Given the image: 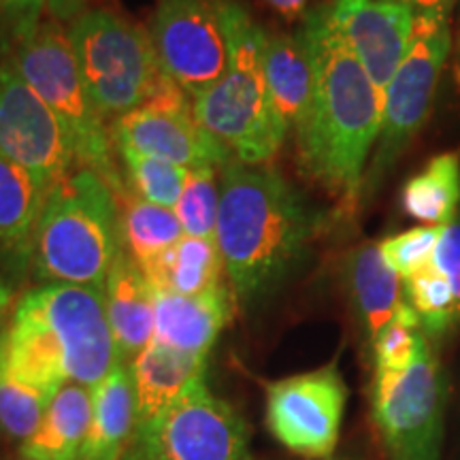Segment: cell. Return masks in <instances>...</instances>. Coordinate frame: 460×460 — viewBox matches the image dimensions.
I'll return each instance as SVG.
<instances>
[{"instance_id":"cell-1","label":"cell","mask_w":460,"mask_h":460,"mask_svg":"<svg viewBox=\"0 0 460 460\" xmlns=\"http://www.w3.org/2000/svg\"><path fill=\"white\" fill-rule=\"evenodd\" d=\"M298 34L314 66L312 105L295 130L298 160L314 181L354 209L382 128L384 99L324 4L305 13Z\"/></svg>"},{"instance_id":"cell-2","label":"cell","mask_w":460,"mask_h":460,"mask_svg":"<svg viewBox=\"0 0 460 460\" xmlns=\"http://www.w3.org/2000/svg\"><path fill=\"white\" fill-rule=\"evenodd\" d=\"M326 216L281 172L233 160L222 169L216 241L241 305L262 301L290 278Z\"/></svg>"},{"instance_id":"cell-3","label":"cell","mask_w":460,"mask_h":460,"mask_svg":"<svg viewBox=\"0 0 460 460\" xmlns=\"http://www.w3.org/2000/svg\"><path fill=\"white\" fill-rule=\"evenodd\" d=\"M119 362L99 288H32L0 332V369L51 394L71 382L99 386Z\"/></svg>"},{"instance_id":"cell-4","label":"cell","mask_w":460,"mask_h":460,"mask_svg":"<svg viewBox=\"0 0 460 460\" xmlns=\"http://www.w3.org/2000/svg\"><path fill=\"white\" fill-rule=\"evenodd\" d=\"M122 252L118 199L99 172L77 166L51 186L34 234V279L105 290Z\"/></svg>"},{"instance_id":"cell-5","label":"cell","mask_w":460,"mask_h":460,"mask_svg":"<svg viewBox=\"0 0 460 460\" xmlns=\"http://www.w3.org/2000/svg\"><path fill=\"white\" fill-rule=\"evenodd\" d=\"M228 65L216 84L192 101L199 124L243 164H267L284 146L281 122L264 79L267 32L237 0H224Z\"/></svg>"},{"instance_id":"cell-6","label":"cell","mask_w":460,"mask_h":460,"mask_svg":"<svg viewBox=\"0 0 460 460\" xmlns=\"http://www.w3.org/2000/svg\"><path fill=\"white\" fill-rule=\"evenodd\" d=\"M0 60L13 68L56 113L68 132L79 166L99 172L115 197H119L128 186L113 163L111 132L85 90L68 28L54 17L43 20L31 37L0 56Z\"/></svg>"},{"instance_id":"cell-7","label":"cell","mask_w":460,"mask_h":460,"mask_svg":"<svg viewBox=\"0 0 460 460\" xmlns=\"http://www.w3.org/2000/svg\"><path fill=\"white\" fill-rule=\"evenodd\" d=\"M82 79L101 118L118 122L139 109L160 68L152 37L113 11H82L68 24Z\"/></svg>"},{"instance_id":"cell-8","label":"cell","mask_w":460,"mask_h":460,"mask_svg":"<svg viewBox=\"0 0 460 460\" xmlns=\"http://www.w3.org/2000/svg\"><path fill=\"white\" fill-rule=\"evenodd\" d=\"M452 51V28L446 17L416 15L407 56L384 94L382 128L367 166L362 197L371 199L390 169L422 130L433 107L441 68Z\"/></svg>"},{"instance_id":"cell-9","label":"cell","mask_w":460,"mask_h":460,"mask_svg":"<svg viewBox=\"0 0 460 460\" xmlns=\"http://www.w3.org/2000/svg\"><path fill=\"white\" fill-rule=\"evenodd\" d=\"M447 377L430 339L410 369L373 371L371 413L390 460H439Z\"/></svg>"},{"instance_id":"cell-10","label":"cell","mask_w":460,"mask_h":460,"mask_svg":"<svg viewBox=\"0 0 460 460\" xmlns=\"http://www.w3.org/2000/svg\"><path fill=\"white\" fill-rule=\"evenodd\" d=\"M122 460H252L245 420L199 379Z\"/></svg>"},{"instance_id":"cell-11","label":"cell","mask_w":460,"mask_h":460,"mask_svg":"<svg viewBox=\"0 0 460 460\" xmlns=\"http://www.w3.org/2000/svg\"><path fill=\"white\" fill-rule=\"evenodd\" d=\"M348 386L337 362L267 384V429L292 454L329 458L341 430Z\"/></svg>"},{"instance_id":"cell-12","label":"cell","mask_w":460,"mask_h":460,"mask_svg":"<svg viewBox=\"0 0 460 460\" xmlns=\"http://www.w3.org/2000/svg\"><path fill=\"white\" fill-rule=\"evenodd\" d=\"M149 37L160 68L192 101L226 71L224 0H158Z\"/></svg>"},{"instance_id":"cell-13","label":"cell","mask_w":460,"mask_h":460,"mask_svg":"<svg viewBox=\"0 0 460 460\" xmlns=\"http://www.w3.org/2000/svg\"><path fill=\"white\" fill-rule=\"evenodd\" d=\"M0 154L56 186L77 164L68 132L41 96L0 60Z\"/></svg>"},{"instance_id":"cell-14","label":"cell","mask_w":460,"mask_h":460,"mask_svg":"<svg viewBox=\"0 0 460 460\" xmlns=\"http://www.w3.org/2000/svg\"><path fill=\"white\" fill-rule=\"evenodd\" d=\"M324 7L384 99L410 49L416 15L390 0H331Z\"/></svg>"},{"instance_id":"cell-15","label":"cell","mask_w":460,"mask_h":460,"mask_svg":"<svg viewBox=\"0 0 460 460\" xmlns=\"http://www.w3.org/2000/svg\"><path fill=\"white\" fill-rule=\"evenodd\" d=\"M111 139L118 149L180 164L183 169H224L233 156L207 132L194 113L172 115L135 109L113 124Z\"/></svg>"},{"instance_id":"cell-16","label":"cell","mask_w":460,"mask_h":460,"mask_svg":"<svg viewBox=\"0 0 460 460\" xmlns=\"http://www.w3.org/2000/svg\"><path fill=\"white\" fill-rule=\"evenodd\" d=\"M49 186L0 154V275L20 286L32 269L34 234Z\"/></svg>"},{"instance_id":"cell-17","label":"cell","mask_w":460,"mask_h":460,"mask_svg":"<svg viewBox=\"0 0 460 460\" xmlns=\"http://www.w3.org/2000/svg\"><path fill=\"white\" fill-rule=\"evenodd\" d=\"M230 315L233 296L226 286L194 296L156 292L154 341L175 352L207 358L226 329Z\"/></svg>"},{"instance_id":"cell-18","label":"cell","mask_w":460,"mask_h":460,"mask_svg":"<svg viewBox=\"0 0 460 460\" xmlns=\"http://www.w3.org/2000/svg\"><path fill=\"white\" fill-rule=\"evenodd\" d=\"M130 369L137 390L135 441L146 435L199 379L207 377V358L175 352L152 339V343L130 362Z\"/></svg>"},{"instance_id":"cell-19","label":"cell","mask_w":460,"mask_h":460,"mask_svg":"<svg viewBox=\"0 0 460 460\" xmlns=\"http://www.w3.org/2000/svg\"><path fill=\"white\" fill-rule=\"evenodd\" d=\"M102 292L119 360L130 365L154 339L156 292L126 252L115 261Z\"/></svg>"},{"instance_id":"cell-20","label":"cell","mask_w":460,"mask_h":460,"mask_svg":"<svg viewBox=\"0 0 460 460\" xmlns=\"http://www.w3.org/2000/svg\"><path fill=\"white\" fill-rule=\"evenodd\" d=\"M137 390L130 365L119 362L92 388V420L79 460H122L135 437Z\"/></svg>"},{"instance_id":"cell-21","label":"cell","mask_w":460,"mask_h":460,"mask_svg":"<svg viewBox=\"0 0 460 460\" xmlns=\"http://www.w3.org/2000/svg\"><path fill=\"white\" fill-rule=\"evenodd\" d=\"M349 303L369 345L405 303L402 279L384 261L379 243H362L349 252L343 267Z\"/></svg>"},{"instance_id":"cell-22","label":"cell","mask_w":460,"mask_h":460,"mask_svg":"<svg viewBox=\"0 0 460 460\" xmlns=\"http://www.w3.org/2000/svg\"><path fill=\"white\" fill-rule=\"evenodd\" d=\"M264 79L288 132L303 124L312 105L314 66L301 34H267Z\"/></svg>"},{"instance_id":"cell-23","label":"cell","mask_w":460,"mask_h":460,"mask_svg":"<svg viewBox=\"0 0 460 460\" xmlns=\"http://www.w3.org/2000/svg\"><path fill=\"white\" fill-rule=\"evenodd\" d=\"M92 420V388L65 384L51 396L41 427L20 446L26 460H79Z\"/></svg>"},{"instance_id":"cell-24","label":"cell","mask_w":460,"mask_h":460,"mask_svg":"<svg viewBox=\"0 0 460 460\" xmlns=\"http://www.w3.org/2000/svg\"><path fill=\"white\" fill-rule=\"evenodd\" d=\"M154 292L164 295H203V292L222 288L224 261L216 239L183 237L146 264H141Z\"/></svg>"},{"instance_id":"cell-25","label":"cell","mask_w":460,"mask_h":460,"mask_svg":"<svg viewBox=\"0 0 460 460\" xmlns=\"http://www.w3.org/2000/svg\"><path fill=\"white\" fill-rule=\"evenodd\" d=\"M460 156L446 152L430 158L427 166L405 181L401 190L402 214L424 226H446L458 216Z\"/></svg>"},{"instance_id":"cell-26","label":"cell","mask_w":460,"mask_h":460,"mask_svg":"<svg viewBox=\"0 0 460 460\" xmlns=\"http://www.w3.org/2000/svg\"><path fill=\"white\" fill-rule=\"evenodd\" d=\"M118 199L119 228L124 252L137 264H146L164 254L183 237V228L175 209L147 203L126 188Z\"/></svg>"},{"instance_id":"cell-27","label":"cell","mask_w":460,"mask_h":460,"mask_svg":"<svg viewBox=\"0 0 460 460\" xmlns=\"http://www.w3.org/2000/svg\"><path fill=\"white\" fill-rule=\"evenodd\" d=\"M402 295L422 322V331L430 341H439L460 324L452 288L433 264L413 278L402 281Z\"/></svg>"},{"instance_id":"cell-28","label":"cell","mask_w":460,"mask_h":460,"mask_svg":"<svg viewBox=\"0 0 460 460\" xmlns=\"http://www.w3.org/2000/svg\"><path fill=\"white\" fill-rule=\"evenodd\" d=\"M427 341L429 337L424 335L422 322L411 305L405 301L394 314V318L373 339V371L401 373L410 369Z\"/></svg>"},{"instance_id":"cell-29","label":"cell","mask_w":460,"mask_h":460,"mask_svg":"<svg viewBox=\"0 0 460 460\" xmlns=\"http://www.w3.org/2000/svg\"><path fill=\"white\" fill-rule=\"evenodd\" d=\"M128 175V186L137 197L147 203L175 209L183 188H186L188 169L166 160L146 156L132 149H118Z\"/></svg>"},{"instance_id":"cell-30","label":"cell","mask_w":460,"mask_h":460,"mask_svg":"<svg viewBox=\"0 0 460 460\" xmlns=\"http://www.w3.org/2000/svg\"><path fill=\"white\" fill-rule=\"evenodd\" d=\"M51 396L0 369V433L20 446L31 439L41 427Z\"/></svg>"},{"instance_id":"cell-31","label":"cell","mask_w":460,"mask_h":460,"mask_svg":"<svg viewBox=\"0 0 460 460\" xmlns=\"http://www.w3.org/2000/svg\"><path fill=\"white\" fill-rule=\"evenodd\" d=\"M183 234L200 239H216L220 214V181L216 169L188 171L186 188L175 205Z\"/></svg>"},{"instance_id":"cell-32","label":"cell","mask_w":460,"mask_h":460,"mask_svg":"<svg viewBox=\"0 0 460 460\" xmlns=\"http://www.w3.org/2000/svg\"><path fill=\"white\" fill-rule=\"evenodd\" d=\"M441 228L444 226H424L422 224V226L405 230V233L393 234V237L379 241V252L388 267L405 281L430 267Z\"/></svg>"},{"instance_id":"cell-33","label":"cell","mask_w":460,"mask_h":460,"mask_svg":"<svg viewBox=\"0 0 460 460\" xmlns=\"http://www.w3.org/2000/svg\"><path fill=\"white\" fill-rule=\"evenodd\" d=\"M48 13V0H0V56L37 31Z\"/></svg>"},{"instance_id":"cell-34","label":"cell","mask_w":460,"mask_h":460,"mask_svg":"<svg viewBox=\"0 0 460 460\" xmlns=\"http://www.w3.org/2000/svg\"><path fill=\"white\" fill-rule=\"evenodd\" d=\"M433 269L444 275L450 284L454 303H456V314L460 320V214L450 224L441 228L439 241H437L433 254Z\"/></svg>"},{"instance_id":"cell-35","label":"cell","mask_w":460,"mask_h":460,"mask_svg":"<svg viewBox=\"0 0 460 460\" xmlns=\"http://www.w3.org/2000/svg\"><path fill=\"white\" fill-rule=\"evenodd\" d=\"M143 109L158 113H172V115H190L192 111V99L186 90L181 88L171 75L160 71L154 79L152 88H149Z\"/></svg>"},{"instance_id":"cell-36","label":"cell","mask_w":460,"mask_h":460,"mask_svg":"<svg viewBox=\"0 0 460 460\" xmlns=\"http://www.w3.org/2000/svg\"><path fill=\"white\" fill-rule=\"evenodd\" d=\"M407 7L413 15H430V17H446L450 20L456 0H390Z\"/></svg>"},{"instance_id":"cell-37","label":"cell","mask_w":460,"mask_h":460,"mask_svg":"<svg viewBox=\"0 0 460 460\" xmlns=\"http://www.w3.org/2000/svg\"><path fill=\"white\" fill-rule=\"evenodd\" d=\"M85 0H48V13L58 22H73L84 11Z\"/></svg>"},{"instance_id":"cell-38","label":"cell","mask_w":460,"mask_h":460,"mask_svg":"<svg viewBox=\"0 0 460 460\" xmlns=\"http://www.w3.org/2000/svg\"><path fill=\"white\" fill-rule=\"evenodd\" d=\"M275 13H279L284 20H296L307 13L309 0H264Z\"/></svg>"},{"instance_id":"cell-39","label":"cell","mask_w":460,"mask_h":460,"mask_svg":"<svg viewBox=\"0 0 460 460\" xmlns=\"http://www.w3.org/2000/svg\"><path fill=\"white\" fill-rule=\"evenodd\" d=\"M11 301H13V286L0 275V332H3L4 324H7Z\"/></svg>"},{"instance_id":"cell-40","label":"cell","mask_w":460,"mask_h":460,"mask_svg":"<svg viewBox=\"0 0 460 460\" xmlns=\"http://www.w3.org/2000/svg\"><path fill=\"white\" fill-rule=\"evenodd\" d=\"M454 49H456V73L460 79V26H458V37H456V45H454Z\"/></svg>"},{"instance_id":"cell-41","label":"cell","mask_w":460,"mask_h":460,"mask_svg":"<svg viewBox=\"0 0 460 460\" xmlns=\"http://www.w3.org/2000/svg\"><path fill=\"white\" fill-rule=\"evenodd\" d=\"M309 460H345V458H332V456H329V458H309Z\"/></svg>"},{"instance_id":"cell-42","label":"cell","mask_w":460,"mask_h":460,"mask_svg":"<svg viewBox=\"0 0 460 460\" xmlns=\"http://www.w3.org/2000/svg\"><path fill=\"white\" fill-rule=\"evenodd\" d=\"M9 460H26V458H22V456H20V454H17V456H15V458H9Z\"/></svg>"}]
</instances>
